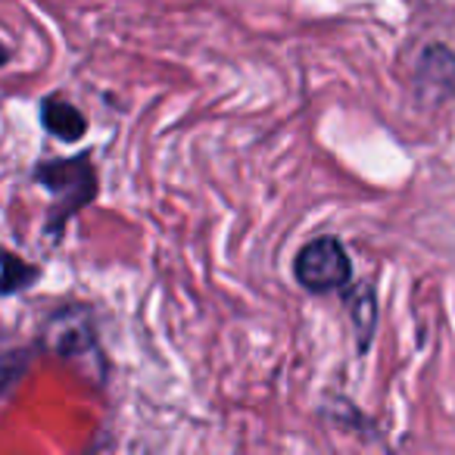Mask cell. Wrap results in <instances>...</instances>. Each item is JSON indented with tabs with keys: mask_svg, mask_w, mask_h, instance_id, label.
<instances>
[{
	"mask_svg": "<svg viewBox=\"0 0 455 455\" xmlns=\"http://www.w3.org/2000/svg\"><path fill=\"white\" fill-rule=\"evenodd\" d=\"M41 122H44L47 132L57 140H63V144H76V140H82L84 132H88V119H84L82 109L60 94H51L41 100Z\"/></svg>",
	"mask_w": 455,
	"mask_h": 455,
	"instance_id": "5b68a950",
	"label": "cell"
},
{
	"mask_svg": "<svg viewBox=\"0 0 455 455\" xmlns=\"http://www.w3.org/2000/svg\"><path fill=\"white\" fill-rule=\"evenodd\" d=\"M47 347L66 362H76L82 371L100 378L97 365H100V340L94 334V322H91L88 309H60L57 315L47 322Z\"/></svg>",
	"mask_w": 455,
	"mask_h": 455,
	"instance_id": "3957f363",
	"label": "cell"
},
{
	"mask_svg": "<svg viewBox=\"0 0 455 455\" xmlns=\"http://www.w3.org/2000/svg\"><path fill=\"white\" fill-rule=\"evenodd\" d=\"M38 278H41L38 266L10 253L7 247H0V297H13L20 291H28Z\"/></svg>",
	"mask_w": 455,
	"mask_h": 455,
	"instance_id": "52a82bcc",
	"label": "cell"
},
{
	"mask_svg": "<svg viewBox=\"0 0 455 455\" xmlns=\"http://www.w3.org/2000/svg\"><path fill=\"white\" fill-rule=\"evenodd\" d=\"M343 291H347V309L349 318H353V328L359 334V349H365L374 334V324H378V299H374L371 284H353L349 281Z\"/></svg>",
	"mask_w": 455,
	"mask_h": 455,
	"instance_id": "8992f818",
	"label": "cell"
},
{
	"mask_svg": "<svg viewBox=\"0 0 455 455\" xmlns=\"http://www.w3.org/2000/svg\"><path fill=\"white\" fill-rule=\"evenodd\" d=\"M35 181L53 196L51 215H47V231L51 237L63 235L66 221L78 215L91 200L97 196L100 184H97V172L88 153L72 159H51L35 169Z\"/></svg>",
	"mask_w": 455,
	"mask_h": 455,
	"instance_id": "6da1fadb",
	"label": "cell"
},
{
	"mask_svg": "<svg viewBox=\"0 0 455 455\" xmlns=\"http://www.w3.org/2000/svg\"><path fill=\"white\" fill-rule=\"evenodd\" d=\"M415 88L424 103H443L455 94V53L443 44H434L421 53L415 72Z\"/></svg>",
	"mask_w": 455,
	"mask_h": 455,
	"instance_id": "277c9868",
	"label": "cell"
},
{
	"mask_svg": "<svg viewBox=\"0 0 455 455\" xmlns=\"http://www.w3.org/2000/svg\"><path fill=\"white\" fill-rule=\"evenodd\" d=\"M293 275H297V281L306 291L331 293V291H343L353 281V262H349L347 250H343V243L337 237L322 235V237H312L297 253Z\"/></svg>",
	"mask_w": 455,
	"mask_h": 455,
	"instance_id": "7a4b0ae2",
	"label": "cell"
}]
</instances>
